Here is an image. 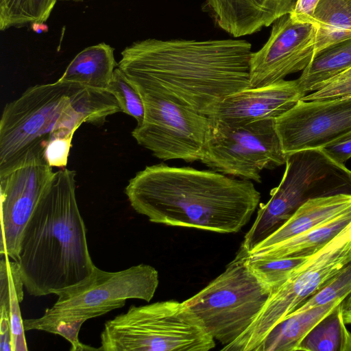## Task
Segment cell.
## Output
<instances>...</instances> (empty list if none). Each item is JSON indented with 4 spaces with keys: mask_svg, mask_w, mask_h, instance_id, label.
<instances>
[{
    "mask_svg": "<svg viewBox=\"0 0 351 351\" xmlns=\"http://www.w3.org/2000/svg\"><path fill=\"white\" fill-rule=\"evenodd\" d=\"M286 154L320 149L351 130V97L300 99L276 119Z\"/></svg>",
    "mask_w": 351,
    "mask_h": 351,
    "instance_id": "cell-12",
    "label": "cell"
},
{
    "mask_svg": "<svg viewBox=\"0 0 351 351\" xmlns=\"http://www.w3.org/2000/svg\"><path fill=\"white\" fill-rule=\"evenodd\" d=\"M317 27L294 22L289 14L272 24L265 44L250 60L251 88L267 86L303 71L315 54Z\"/></svg>",
    "mask_w": 351,
    "mask_h": 351,
    "instance_id": "cell-13",
    "label": "cell"
},
{
    "mask_svg": "<svg viewBox=\"0 0 351 351\" xmlns=\"http://www.w3.org/2000/svg\"><path fill=\"white\" fill-rule=\"evenodd\" d=\"M121 112L113 94L72 82L39 84L8 103L0 119V174L45 160L49 143L71 138L84 123L101 125Z\"/></svg>",
    "mask_w": 351,
    "mask_h": 351,
    "instance_id": "cell-4",
    "label": "cell"
},
{
    "mask_svg": "<svg viewBox=\"0 0 351 351\" xmlns=\"http://www.w3.org/2000/svg\"><path fill=\"white\" fill-rule=\"evenodd\" d=\"M62 1H82L84 0H62Z\"/></svg>",
    "mask_w": 351,
    "mask_h": 351,
    "instance_id": "cell-35",
    "label": "cell"
},
{
    "mask_svg": "<svg viewBox=\"0 0 351 351\" xmlns=\"http://www.w3.org/2000/svg\"><path fill=\"white\" fill-rule=\"evenodd\" d=\"M158 271L139 264L119 271H106L95 267L79 282L56 291L58 300L43 315L23 319L25 331L39 330L58 335L71 343V351L99 350L81 343L78 338L82 324L123 307L128 299L149 302L158 285Z\"/></svg>",
    "mask_w": 351,
    "mask_h": 351,
    "instance_id": "cell-5",
    "label": "cell"
},
{
    "mask_svg": "<svg viewBox=\"0 0 351 351\" xmlns=\"http://www.w3.org/2000/svg\"><path fill=\"white\" fill-rule=\"evenodd\" d=\"M72 140L71 138H60L51 141L45 151L46 162L52 167L65 168Z\"/></svg>",
    "mask_w": 351,
    "mask_h": 351,
    "instance_id": "cell-29",
    "label": "cell"
},
{
    "mask_svg": "<svg viewBox=\"0 0 351 351\" xmlns=\"http://www.w3.org/2000/svg\"><path fill=\"white\" fill-rule=\"evenodd\" d=\"M346 97H351V67L330 79L319 89L301 99L325 100Z\"/></svg>",
    "mask_w": 351,
    "mask_h": 351,
    "instance_id": "cell-28",
    "label": "cell"
},
{
    "mask_svg": "<svg viewBox=\"0 0 351 351\" xmlns=\"http://www.w3.org/2000/svg\"><path fill=\"white\" fill-rule=\"evenodd\" d=\"M342 314L346 324H351V294L341 303Z\"/></svg>",
    "mask_w": 351,
    "mask_h": 351,
    "instance_id": "cell-33",
    "label": "cell"
},
{
    "mask_svg": "<svg viewBox=\"0 0 351 351\" xmlns=\"http://www.w3.org/2000/svg\"><path fill=\"white\" fill-rule=\"evenodd\" d=\"M350 294H351V262L347 264L323 288L290 314L306 311L337 299H346Z\"/></svg>",
    "mask_w": 351,
    "mask_h": 351,
    "instance_id": "cell-27",
    "label": "cell"
},
{
    "mask_svg": "<svg viewBox=\"0 0 351 351\" xmlns=\"http://www.w3.org/2000/svg\"><path fill=\"white\" fill-rule=\"evenodd\" d=\"M341 303L312 329L298 350L351 351V332L346 326Z\"/></svg>",
    "mask_w": 351,
    "mask_h": 351,
    "instance_id": "cell-23",
    "label": "cell"
},
{
    "mask_svg": "<svg viewBox=\"0 0 351 351\" xmlns=\"http://www.w3.org/2000/svg\"><path fill=\"white\" fill-rule=\"evenodd\" d=\"M0 351H12L8 315L3 309H0Z\"/></svg>",
    "mask_w": 351,
    "mask_h": 351,
    "instance_id": "cell-32",
    "label": "cell"
},
{
    "mask_svg": "<svg viewBox=\"0 0 351 351\" xmlns=\"http://www.w3.org/2000/svg\"><path fill=\"white\" fill-rule=\"evenodd\" d=\"M117 65L114 48L104 43H99L79 52L58 80L108 89Z\"/></svg>",
    "mask_w": 351,
    "mask_h": 351,
    "instance_id": "cell-18",
    "label": "cell"
},
{
    "mask_svg": "<svg viewBox=\"0 0 351 351\" xmlns=\"http://www.w3.org/2000/svg\"><path fill=\"white\" fill-rule=\"evenodd\" d=\"M76 173L62 168L27 221L17 261L24 287L44 296L89 276L94 265L76 198Z\"/></svg>",
    "mask_w": 351,
    "mask_h": 351,
    "instance_id": "cell-3",
    "label": "cell"
},
{
    "mask_svg": "<svg viewBox=\"0 0 351 351\" xmlns=\"http://www.w3.org/2000/svg\"><path fill=\"white\" fill-rule=\"evenodd\" d=\"M137 91L145 116L132 132L136 142L163 160L200 161L210 127L209 118L163 97Z\"/></svg>",
    "mask_w": 351,
    "mask_h": 351,
    "instance_id": "cell-10",
    "label": "cell"
},
{
    "mask_svg": "<svg viewBox=\"0 0 351 351\" xmlns=\"http://www.w3.org/2000/svg\"><path fill=\"white\" fill-rule=\"evenodd\" d=\"M54 175L52 167L39 159L0 174L1 255L18 261L24 228Z\"/></svg>",
    "mask_w": 351,
    "mask_h": 351,
    "instance_id": "cell-11",
    "label": "cell"
},
{
    "mask_svg": "<svg viewBox=\"0 0 351 351\" xmlns=\"http://www.w3.org/2000/svg\"><path fill=\"white\" fill-rule=\"evenodd\" d=\"M319 0H298L289 14L294 22L314 24V12Z\"/></svg>",
    "mask_w": 351,
    "mask_h": 351,
    "instance_id": "cell-31",
    "label": "cell"
},
{
    "mask_svg": "<svg viewBox=\"0 0 351 351\" xmlns=\"http://www.w3.org/2000/svg\"><path fill=\"white\" fill-rule=\"evenodd\" d=\"M247 256L241 245L223 273L184 301L223 346L235 341L250 326L271 294L247 267Z\"/></svg>",
    "mask_w": 351,
    "mask_h": 351,
    "instance_id": "cell-7",
    "label": "cell"
},
{
    "mask_svg": "<svg viewBox=\"0 0 351 351\" xmlns=\"http://www.w3.org/2000/svg\"><path fill=\"white\" fill-rule=\"evenodd\" d=\"M346 228L271 293L250 326L221 350L256 351L274 326L323 288L351 262V238Z\"/></svg>",
    "mask_w": 351,
    "mask_h": 351,
    "instance_id": "cell-8",
    "label": "cell"
},
{
    "mask_svg": "<svg viewBox=\"0 0 351 351\" xmlns=\"http://www.w3.org/2000/svg\"><path fill=\"white\" fill-rule=\"evenodd\" d=\"M312 255L273 259H250L247 256L246 265L271 293L296 273Z\"/></svg>",
    "mask_w": 351,
    "mask_h": 351,
    "instance_id": "cell-25",
    "label": "cell"
},
{
    "mask_svg": "<svg viewBox=\"0 0 351 351\" xmlns=\"http://www.w3.org/2000/svg\"><path fill=\"white\" fill-rule=\"evenodd\" d=\"M351 209V194L310 199L302 204L279 228L248 254L260 252L324 225Z\"/></svg>",
    "mask_w": 351,
    "mask_h": 351,
    "instance_id": "cell-16",
    "label": "cell"
},
{
    "mask_svg": "<svg viewBox=\"0 0 351 351\" xmlns=\"http://www.w3.org/2000/svg\"><path fill=\"white\" fill-rule=\"evenodd\" d=\"M125 193L132 208L152 223L218 233L239 232L261 197L250 180L165 163L137 172Z\"/></svg>",
    "mask_w": 351,
    "mask_h": 351,
    "instance_id": "cell-2",
    "label": "cell"
},
{
    "mask_svg": "<svg viewBox=\"0 0 351 351\" xmlns=\"http://www.w3.org/2000/svg\"><path fill=\"white\" fill-rule=\"evenodd\" d=\"M32 30L36 33L40 34L42 32H47L48 30L47 26L45 23H35L31 25Z\"/></svg>",
    "mask_w": 351,
    "mask_h": 351,
    "instance_id": "cell-34",
    "label": "cell"
},
{
    "mask_svg": "<svg viewBox=\"0 0 351 351\" xmlns=\"http://www.w3.org/2000/svg\"><path fill=\"white\" fill-rule=\"evenodd\" d=\"M345 299L298 313L289 314L273 327L256 351H296L304 339Z\"/></svg>",
    "mask_w": 351,
    "mask_h": 351,
    "instance_id": "cell-17",
    "label": "cell"
},
{
    "mask_svg": "<svg viewBox=\"0 0 351 351\" xmlns=\"http://www.w3.org/2000/svg\"><path fill=\"white\" fill-rule=\"evenodd\" d=\"M251 49L240 39L147 38L126 47L117 67L136 90L207 116L226 97L251 88Z\"/></svg>",
    "mask_w": 351,
    "mask_h": 351,
    "instance_id": "cell-1",
    "label": "cell"
},
{
    "mask_svg": "<svg viewBox=\"0 0 351 351\" xmlns=\"http://www.w3.org/2000/svg\"><path fill=\"white\" fill-rule=\"evenodd\" d=\"M108 90L116 97L121 112L134 118L137 125L141 124L145 116L141 96L118 67L114 71Z\"/></svg>",
    "mask_w": 351,
    "mask_h": 351,
    "instance_id": "cell-26",
    "label": "cell"
},
{
    "mask_svg": "<svg viewBox=\"0 0 351 351\" xmlns=\"http://www.w3.org/2000/svg\"><path fill=\"white\" fill-rule=\"evenodd\" d=\"M102 351H208L215 339L184 302L169 300L130 306L107 321Z\"/></svg>",
    "mask_w": 351,
    "mask_h": 351,
    "instance_id": "cell-6",
    "label": "cell"
},
{
    "mask_svg": "<svg viewBox=\"0 0 351 351\" xmlns=\"http://www.w3.org/2000/svg\"><path fill=\"white\" fill-rule=\"evenodd\" d=\"M314 25L317 27L315 54L351 38V0H319L314 12Z\"/></svg>",
    "mask_w": 351,
    "mask_h": 351,
    "instance_id": "cell-22",
    "label": "cell"
},
{
    "mask_svg": "<svg viewBox=\"0 0 351 351\" xmlns=\"http://www.w3.org/2000/svg\"><path fill=\"white\" fill-rule=\"evenodd\" d=\"M351 223V209L332 221L266 250L248 254L250 259L310 256L321 250Z\"/></svg>",
    "mask_w": 351,
    "mask_h": 351,
    "instance_id": "cell-19",
    "label": "cell"
},
{
    "mask_svg": "<svg viewBox=\"0 0 351 351\" xmlns=\"http://www.w3.org/2000/svg\"><path fill=\"white\" fill-rule=\"evenodd\" d=\"M302 98L295 80H282L231 94L207 117L212 122L237 128L259 120L276 119Z\"/></svg>",
    "mask_w": 351,
    "mask_h": 351,
    "instance_id": "cell-14",
    "label": "cell"
},
{
    "mask_svg": "<svg viewBox=\"0 0 351 351\" xmlns=\"http://www.w3.org/2000/svg\"><path fill=\"white\" fill-rule=\"evenodd\" d=\"M23 282L19 265L3 255L0 262V309L9 317L12 351L28 350L19 304L23 300Z\"/></svg>",
    "mask_w": 351,
    "mask_h": 351,
    "instance_id": "cell-21",
    "label": "cell"
},
{
    "mask_svg": "<svg viewBox=\"0 0 351 351\" xmlns=\"http://www.w3.org/2000/svg\"><path fill=\"white\" fill-rule=\"evenodd\" d=\"M351 67V38L315 53L295 80L302 97L319 89L328 80Z\"/></svg>",
    "mask_w": 351,
    "mask_h": 351,
    "instance_id": "cell-20",
    "label": "cell"
},
{
    "mask_svg": "<svg viewBox=\"0 0 351 351\" xmlns=\"http://www.w3.org/2000/svg\"><path fill=\"white\" fill-rule=\"evenodd\" d=\"M298 0H206L217 25L234 38L250 35L290 14Z\"/></svg>",
    "mask_w": 351,
    "mask_h": 351,
    "instance_id": "cell-15",
    "label": "cell"
},
{
    "mask_svg": "<svg viewBox=\"0 0 351 351\" xmlns=\"http://www.w3.org/2000/svg\"><path fill=\"white\" fill-rule=\"evenodd\" d=\"M287 156L274 119L237 128L210 121L200 162L213 171L261 183V173L285 165Z\"/></svg>",
    "mask_w": 351,
    "mask_h": 351,
    "instance_id": "cell-9",
    "label": "cell"
},
{
    "mask_svg": "<svg viewBox=\"0 0 351 351\" xmlns=\"http://www.w3.org/2000/svg\"><path fill=\"white\" fill-rule=\"evenodd\" d=\"M58 0H0V29L45 23Z\"/></svg>",
    "mask_w": 351,
    "mask_h": 351,
    "instance_id": "cell-24",
    "label": "cell"
},
{
    "mask_svg": "<svg viewBox=\"0 0 351 351\" xmlns=\"http://www.w3.org/2000/svg\"><path fill=\"white\" fill-rule=\"evenodd\" d=\"M320 149L333 161L344 165L351 158V130Z\"/></svg>",
    "mask_w": 351,
    "mask_h": 351,
    "instance_id": "cell-30",
    "label": "cell"
}]
</instances>
